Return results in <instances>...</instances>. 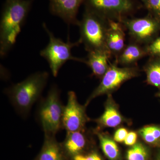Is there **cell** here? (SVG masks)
I'll list each match as a JSON object with an SVG mask.
<instances>
[{"mask_svg":"<svg viewBox=\"0 0 160 160\" xmlns=\"http://www.w3.org/2000/svg\"><path fill=\"white\" fill-rule=\"evenodd\" d=\"M34 0H6L0 22V56L5 57L16 42Z\"/></svg>","mask_w":160,"mask_h":160,"instance_id":"obj_1","label":"cell"},{"mask_svg":"<svg viewBox=\"0 0 160 160\" xmlns=\"http://www.w3.org/2000/svg\"><path fill=\"white\" fill-rule=\"evenodd\" d=\"M49 78L47 72H38L5 89L11 104L19 114L23 117L29 114L33 104L41 97Z\"/></svg>","mask_w":160,"mask_h":160,"instance_id":"obj_2","label":"cell"},{"mask_svg":"<svg viewBox=\"0 0 160 160\" xmlns=\"http://www.w3.org/2000/svg\"><path fill=\"white\" fill-rule=\"evenodd\" d=\"M78 26L80 33L79 40L84 44L86 51L99 50L111 53L106 46L108 19L85 9Z\"/></svg>","mask_w":160,"mask_h":160,"instance_id":"obj_3","label":"cell"},{"mask_svg":"<svg viewBox=\"0 0 160 160\" xmlns=\"http://www.w3.org/2000/svg\"><path fill=\"white\" fill-rule=\"evenodd\" d=\"M65 106L60 98V92L54 85L49 89L38 108V122L46 135L56 136L62 129V118Z\"/></svg>","mask_w":160,"mask_h":160,"instance_id":"obj_4","label":"cell"},{"mask_svg":"<svg viewBox=\"0 0 160 160\" xmlns=\"http://www.w3.org/2000/svg\"><path fill=\"white\" fill-rule=\"evenodd\" d=\"M42 26L49 36V42L47 46L41 50L40 54L48 62L54 77L57 76L60 69L67 61L72 60L85 63L86 59L77 58L72 54V49L81 44L79 40L75 42H72L68 40L66 42L55 37L46 23H43Z\"/></svg>","mask_w":160,"mask_h":160,"instance_id":"obj_5","label":"cell"},{"mask_svg":"<svg viewBox=\"0 0 160 160\" xmlns=\"http://www.w3.org/2000/svg\"><path fill=\"white\" fill-rule=\"evenodd\" d=\"M139 70L135 66H126L120 68L116 64H110L109 69L102 78L101 82L93 90L86 101L87 106L93 99L110 92L118 89L126 81L136 77Z\"/></svg>","mask_w":160,"mask_h":160,"instance_id":"obj_6","label":"cell"},{"mask_svg":"<svg viewBox=\"0 0 160 160\" xmlns=\"http://www.w3.org/2000/svg\"><path fill=\"white\" fill-rule=\"evenodd\" d=\"M85 9L106 18L121 22L134 9L131 0H84Z\"/></svg>","mask_w":160,"mask_h":160,"instance_id":"obj_7","label":"cell"},{"mask_svg":"<svg viewBox=\"0 0 160 160\" xmlns=\"http://www.w3.org/2000/svg\"><path fill=\"white\" fill-rule=\"evenodd\" d=\"M120 22L138 43L149 44L158 38L160 31V22L149 14L144 18H124Z\"/></svg>","mask_w":160,"mask_h":160,"instance_id":"obj_8","label":"cell"},{"mask_svg":"<svg viewBox=\"0 0 160 160\" xmlns=\"http://www.w3.org/2000/svg\"><path fill=\"white\" fill-rule=\"evenodd\" d=\"M86 106L78 102L74 92L68 93V102L65 106L62 118V129L66 132H75L85 129L89 118L86 112Z\"/></svg>","mask_w":160,"mask_h":160,"instance_id":"obj_9","label":"cell"},{"mask_svg":"<svg viewBox=\"0 0 160 160\" xmlns=\"http://www.w3.org/2000/svg\"><path fill=\"white\" fill-rule=\"evenodd\" d=\"M52 14L61 18L68 25H78L79 8L84 0H49Z\"/></svg>","mask_w":160,"mask_h":160,"instance_id":"obj_10","label":"cell"},{"mask_svg":"<svg viewBox=\"0 0 160 160\" xmlns=\"http://www.w3.org/2000/svg\"><path fill=\"white\" fill-rule=\"evenodd\" d=\"M122 22L108 19L106 46L111 54L117 57L125 48V34Z\"/></svg>","mask_w":160,"mask_h":160,"instance_id":"obj_11","label":"cell"},{"mask_svg":"<svg viewBox=\"0 0 160 160\" xmlns=\"http://www.w3.org/2000/svg\"><path fill=\"white\" fill-rule=\"evenodd\" d=\"M88 136L85 129L66 132V138L62 145L68 158L84 152L89 144Z\"/></svg>","mask_w":160,"mask_h":160,"instance_id":"obj_12","label":"cell"},{"mask_svg":"<svg viewBox=\"0 0 160 160\" xmlns=\"http://www.w3.org/2000/svg\"><path fill=\"white\" fill-rule=\"evenodd\" d=\"M102 114L95 120L99 128H115L125 121L111 94H108Z\"/></svg>","mask_w":160,"mask_h":160,"instance_id":"obj_13","label":"cell"},{"mask_svg":"<svg viewBox=\"0 0 160 160\" xmlns=\"http://www.w3.org/2000/svg\"><path fill=\"white\" fill-rule=\"evenodd\" d=\"M44 143L36 160H68L62 143L57 141L55 136L45 134Z\"/></svg>","mask_w":160,"mask_h":160,"instance_id":"obj_14","label":"cell"},{"mask_svg":"<svg viewBox=\"0 0 160 160\" xmlns=\"http://www.w3.org/2000/svg\"><path fill=\"white\" fill-rule=\"evenodd\" d=\"M111 55V53L106 51L89 52L85 63L90 67L93 75L102 78L110 66L109 59Z\"/></svg>","mask_w":160,"mask_h":160,"instance_id":"obj_15","label":"cell"},{"mask_svg":"<svg viewBox=\"0 0 160 160\" xmlns=\"http://www.w3.org/2000/svg\"><path fill=\"white\" fill-rule=\"evenodd\" d=\"M146 55L147 53L144 48L136 43H132L125 46L117 57V62L123 66H129Z\"/></svg>","mask_w":160,"mask_h":160,"instance_id":"obj_16","label":"cell"},{"mask_svg":"<svg viewBox=\"0 0 160 160\" xmlns=\"http://www.w3.org/2000/svg\"><path fill=\"white\" fill-rule=\"evenodd\" d=\"M103 153L109 160H119L120 152L117 144L109 135L97 129L94 130Z\"/></svg>","mask_w":160,"mask_h":160,"instance_id":"obj_17","label":"cell"},{"mask_svg":"<svg viewBox=\"0 0 160 160\" xmlns=\"http://www.w3.org/2000/svg\"><path fill=\"white\" fill-rule=\"evenodd\" d=\"M144 67L146 82L159 90L160 94V56L151 57Z\"/></svg>","mask_w":160,"mask_h":160,"instance_id":"obj_18","label":"cell"},{"mask_svg":"<svg viewBox=\"0 0 160 160\" xmlns=\"http://www.w3.org/2000/svg\"><path fill=\"white\" fill-rule=\"evenodd\" d=\"M138 134L149 146L160 148V125L144 126L139 130Z\"/></svg>","mask_w":160,"mask_h":160,"instance_id":"obj_19","label":"cell"},{"mask_svg":"<svg viewBox=\"0 0 160 160\" xmlns=\"http://www.w3.org/2000/svg\"><path fill=\"white\" fill-rule=\"evenodd\" d=\"M149 152L146 146L141 143L135 144L126 153L127 160H148Z\"/></svg>","mask_w":160,"mask_h":160,"instance_id":"obj_20","label":"cell"},{"mask_svg":"<svg viewBox=\"0 0 160 160\" xmlns=\"http://www.w3.org/2000/svg\"><path fill=\"white\" fill-rule=\"evenodd\" d=\"M145 6L149 14L160 22V0H147Z\"/></svg>","mask_w":160,"mask_h":160,"instance_id":"obj_21","label":"cell"},{"mask_svg":"<svg viewBox=\"0 0 160 160\" xmlns=\"http://www.w3.org/2000/svg\"><path fill=\"white\" fill-rule=\"evenodd\" d=\"M144 49L147 55L151 57L160 56V37L157 38L146 45Z\"/></svg>","mask_w":160,"mask_h":160,"instance_id":"obj_22","label":"cell"},{"mask_svg":"<svg viewBox=\"0 0 160 160\" xmlns=\"http://www.w3.org/2000/svg\"><path fill=\"white\" fill-rule=\"evenodd\" d=\"M72 160H103L96 152L92 151L87 154L76 155L71 158Z\"/></svg>","mask_w":160,"mask_h":160,"instance_id":"obj_23","label":"cell"},{"mask_svg":"<svg viewBox=\"0 0 160 160\" xmlns=\"http://www.w3.org/2000/svg\"><path fill=\"white\" fill-rule=\"evenodd\" d=\"M128 133L129 132L128 130L126 128H119L115 132L114 136H113V139L117 142H123L126 139Z\"/></svg>","mask_w":160,"mask_h":160,"instance_id":"obj_24","label":"cell"},{"mask_svg":"<svg viewBox=\"0 0 160 160\" xmlns=\"http://www.w3.org/2000/svg\"><path fill=\"white\" fill-rule=\"evenodd\" d=\"M138 139V134L135 132H129L124 141V143L127 146H133L136 144Z\"/></svg>","mask_w":160,"mask_h":160,"instance_id":"obj_25","label":"cell"},{"mask_svg":"<svg viewBox=\"0 0 160 160\" xmlns=\"http://www.w3.org/2000/svg\"><path fill=\"white\" fill-rule=\"evenodd\" d=\"M156 160H160V149L158 152Z\"/></svg>","mask_w":160,"mask_h":160,"instance_id":"obj_26","label":"cell"},{"mask_svg":"<svg viewBox=\"0 0 160 160\" xmlns=\"http://www.w3.org/2000/svg\"><path fill=\"white\" fill-rule=\"evenodd\" d=\"M141 1H142V2L144 3V5H145V4H146L147 0H141Z\"/></svg>","mask_w":160,"mask_h":160,"instance_id":"obj_27","label":"cell"}]
</instances>
